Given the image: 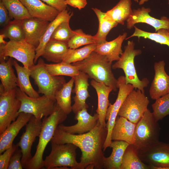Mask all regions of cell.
Instances as JSON below:
<instances>
[{
	"mask_svg": "<svg viewBox=\"0 0 169 169\" xmlns=\"http://www.w3.org/2000/svg\"><path fill=\"white\" fill-rule=\"evenodd\" d=\"M48 71L54 76H66L74 77L79 71L76 66L64 62L58 63L45 64Z\"/></svg>",
	"mask_w": 169,
	"mask_h": 169,
	"instance_id": "8d00e7d4",
	"label": "cell"
},
{
	"mask_svg": "<svg viewBox=\"0 0 169 169\" xmlns=\"http://www.w3.org/2000/svg\"><path fill=\"white\" fill-rule=\"evenodd\" d=\"M120 169H150V168L141 160L134 145L129 144L125 151Z\"/></svg>",
	"mask_w": 169,
	"mask_h": 169,
	"instance_id": "1f68e13d",
	"label": "cell"
},
{
	"mask_svg": "<svg viewBox=\"0 0 169 169\" xmlns=\"http://www.w3.org/2000/svg\"><path fill=\"white\" fill-rule=\"evenodd\" d=\"M13 66L17 75V86L29 96L34 98L40 96L39 93L33 88L30 83V70L29 68L20 66L13 60Z\"/></svg>",
	"mask_w": 169,
	"mask_h": 169,
	"instance_id": "83f0119b",
	"label": "cell"
},
{
	"mask_svg": "<svg viewBox=\"0 0 169 169\" xmlns=\"http://www.w3.org/2000/svg\"><path fill=\"white\" fill-rule=\"evenodd\" d=\"M16 89L5 91L0 85V134L17 118L21 106Z\"/></svg>",
	"mask_w": 169,
	"mask_h": 169,
	"instance_id": "7c38bea8",
	"label": "cell"
},
{
	"mask_svg": "<svg viewBox=\"0 0 169 169\" xmlns=\"http://www.w3.org/2000/svg\"><path fill=\"white\" fill-rule=\"evenodd\" d=\"M148 98L144 93L134 89L128 95L120 108L118 115L136 124L148 109Z\"/></svg>",
	"mask_w": 169,
	"mask_h": 169,
	"instance_id": "8fae6325",
	"label": "cell"
},
{
	"mask_svg": "<svg viewBox=\"0 0 169 169\" xmlns=\"http://www.w3.org/2000/svg\"><path fill=\"white\" fill-rule=\"evenodd\" d=\"M69 47L67 43L49 40L46 44L41 56L46 60L54 63L62 62L64 55Z\"/></svg>",
	"mask_w": 169,
	"mask_h": 169,
	"instance_id": "4316f807",
	"label": "cell"
},
{
	"mask_svg": "<svg viewBox=\"0 0 169 169\" xmlns=\"http://www.w3.org/2000/svg\"><path fill=\"white\" fill-rule=\"evenodd\" d=\"M22 153L21 149H18L12 155L9 161L8 169H22L23 168L21 159Z\"/></svg>",
	"mask_w": 169,
	"mask_h": 169,
	"instance_id": "ee69618b",
	"label": "cell"
},
{
	"mask_svg": "<svg viewBox=\"0 0 169 169\" xmlns=\"http://www.w3.org/2000/svg\"><path fill=\"white\" fill-rule=\"evenodd\" d=\"M107 134L106 126L99 121L91 131L80 134H72L60 129H56L51 142L58 144L71 143L81 151L78 169H103L104 156L103 148Z\"/></svg>",
	"mask_w": 169,
	"mask_h": 169,
	"instance_id": "6da1fadb",
	"label": "cell"
},
{
	"mask_svg": "<svg viewBox=\"0 0 169 169\" xmlns=\"http://www.w3.org/2000/svg\"><path fill=\"white\" fill-rule=\"evenodd\" d=\"M8 12L0 0V26L3 28L7 25L11 21Z\"/></svg>",
	"mask_w": 169,
	"mask_h": 169,
	"instance_id": "f6af8a7d",
	"label": "cell"
},
{
	"mask_svg": "<svg viewBox=\"0 0 169 169\" xmlns=\"http://www.w3.org/2000/svg\"><path fill=\"white\" fill-rule=\"evenodd\" d=\"M160 131L158 121L148 109L136 124L134 145L138 148L159 141Z\"/></svg>",
	"mask_w": 169,
	"mask_h": 169,
	"instance_id": "30bf717a",
	"label": "cell"
},
{
	"mask_svg": "<svg viewBox=\"0 0 169 169\" xmlns=\"http://www.w3.org/2000/svg\"><path fill=\"white\" fill-rule=\"evenodd\" d=\"M36 48L25 39L10 40L5 44H0V60H5L7 57L13 58L24 66L30 68L35 65Z\"/></svg>",
	"mask_w": 169,
	"mask_h": 169,
	"instance_id": "ba28073f",
	"label": "cell"
},
{
	"mask_svg": "<svg viewBox=\"0 0 169 169\" xmlns=\"http://www.w3.org/2000/svg\"><path fill=\"white\" fill-rule=\"evenodd\" d=\"M89 78L87 74L80 71L78 74L74 77V87L72 92L75 95L73 97L74 103L72 106V109L75 115L83 109L88 108L86 100L90 97L88 91Z\"/></svg>",
	"mask_w": 169,
	"mask_h": 169,
	"instance_id": "e0dca14e",
	"label": "cell"
},
{
	"mask_svg": "<svg viewBox=\"0 0 169 169\" xmlns=\"http://www.w3.org/2000/svg\"><path fill=\"white\" fill-rule=\"evenodd\" d=\"M131 4V0H120L114 7L105 13V15L117 23L123 25L133 13Z\"/></svg>",
	"mask_w": 169,
	"mask_h": 169,
	"instance_id": "f1b7e54d",
	"label": "cell"
},
{
	"mask_svg": "<svg viewBox=\"0 0 169 169\" xmlns=\"http://www.w3.org/2000/svg\"><path fill=\"white\" fill-rule=\"evenodd\" d=\"M97 45L96 44H93L78 49L69 48L63 56L62 62L71 64L83 60L95 51Z\"/></svg>",
	"mask_w": 169,
	"mask_h": 169,
	"instance_id": "e575fe53",
	"label": "cell"
},
{
	"mask_svg": "<svg viewBox=\"0 0 169 169\" xmlns=\"http://www.w3.org/2000/svg\"><path fill=\"white\" fill-rule=\"evenodd\" d=\"M165 65L163 60L154 63V75L149 90L152 100H155L169 93V75L165 71Z\"/></svg>",
	"mask_w": 169,
	"mask_h": 169,
	"instance_id": "9a60e30c",
	"label": "cell"
},
{
	"mask_svg": "<svg viewBox=\"0 0 169 169\" xmlns=\"http://www.w3.org/2000/svg\"><path fill=\"white\" fill-rule=\"evenodd\" d=\"M32 115L24 112L19 113L16 120L0 134V154L12 146L13 141L19 131L28 123Z\"/></svg>",
	"mask_w": 169,
	"mask_h": 169,
	"instance_id": "d6986e66",
	"label": "cell"
},
{
	"mask_svg": "<svg viewBox=\"0 0 169 169\" xmlns=\"http://www.w3.org/2000/svg\"><path fill=\"white\" fill-rule=\"evenodd\" d=\"M71 64L89 78L110 87L114 91H117V79L112 71V63L105 56L94 51L85 59Z\"/></svg>",
	"mask_w": 169,
	"mask_h": 169,
	"instance_id": "3957f363",
	"label": "cell"
},
{
	"mask_svg": "<svg viewBox=\"0 0 169 169\" xmlns=\"http://www.w3.org/2000/svg\"><path fill=\"white\" fill-rule=\"evenodd\" d=\"M51 150L44 160V167L47 169H78L79 162L76 160L78 147L72 144H58L51 143Z\"/></svg>",
	"mask_w": 169,
	"mask_h": 169,
	"instance_id": "8992f818",
	"label": "cell"
},
{
	"mask_svg": "<svg viewBox=\"0 0 169 169\" xmlns=\"http://www.w3.org/2000/svg\"><path fill=\"white\" fill-rule=\"evenodd\" d=\"M69 48L76 49L83 45L96 44L94 36L86 34L81 29L74 30V34L68 42Z\"/></svg>",
	"mask_w": 169,
	"mask_h": 169,
	"instance_id": "ab89813d",
	"label": "cell"
},
{
	"mask_svg": "<svg viewBox=\"0 0 169 169\" xmlns=\"http://www.w3.org/2000/svg\"><path fill=\"white\" fill-rule=\"evenodd\" d=\"M22 21L15 19L11 21L3 28L0 34H3L5 38H8L10 40L19 41L25 39Z\"/></svg>",
	"mask_w": 169,
	"mask_h": 169,
	"instance_id": "74e56055",
	"label": "cell"
},
{
	"mask_svg": "<svg viewBox=\"0 0 169 169\" xmlns=\"http://www.w3.org/2000/svg\"><path fill=\"white\" fill-rule=\"evenodd\" d=\"M16 93L21 102L18 115L21 112L29 113L36 118L41 119L50 115L56 105L55 99L44 95L36 98L31 97L18 87L16 89Z\"/></svg>",
	"mask_w": 169,
	"mask_h": 169,
	"instance_id": "52a82bcc",
	"label": "cell"
},
{
	"mask_svg": "<svg viewBox=\"0 0 169 169\" xmlns=\"http://www.w3.org/2000/svg\"><path fill=\"white\" fill-rule=\"evenodd\" d=\"M129 144L123 141L114 140L109 147L112 148L110 155L105 157L103 169H120L125 151Z\"/></svg>",
	"mask_w": 169,
	"mask_h": 169,
	"instance_id": "d4e9b609",
	"label": "cell"
},
{
	"mask_svg": "<svg viewBox=\"0 0 169 169\" xmlns=\"http://www.w3.org/2000/svg\"><path fill=\"white\" fill-rule=\"evenodd\" d=\"M69 20L64 21L59 24L53 33L50 40L68 43L74 34L69 25Z\"/></svg>",
	"mask_w": 169,
	"mask_h": 169,
	"instance_id": "60d3db41",
	"label": "cell"
},
{
	"mask_svg": "<svg viewBox=\"0 0 169 169\" xmlns=\"http://www.w3.org/2000/svg\"><path fill=\"white\" fill-rule=\"evenodd\" d=\"M46 4L52 6L59 12L67 9V5L65 0H40Z\"/></svg>",
	"mask_w": 169,
	"mask_h": 169,
	"instance_id": "bcb514c9",
	"label": "cell"
},
{
	"mask_svg": "<svg viewBox=\"0 0 169 169\" xmlns=\"http://www.w3.org/2000/svg\"><path fill=\"white\" fill-rule=\"evenodd\" d=\"M67 5L80 10L84 8L87 4L86 0H65Z\"/></svg>",
	"mask_w": 169,
	"mask_h": 169,
	"instance_id": "7dc6e473",
	"label": "cell"
},
{
	"mask_svg": "<svg viewBox=\"0 0 169 169\" xmlns=\"http://www.w3.org/2000/svg\"><path fill=\"white\" fill-rule=\"evenodd\" d=\"M72 15V13L70 14L66 9L60 12L55 19L50 22L44 34L40 39L39 45L36 48L34 63L37 62L39 57L41 56L46 44L50 40L55 29L62 22L70 20Z\"/></svg>",
	"mask_w": 169,
	"mask_h": 169,
	"instance_id": "cb8c5ba5",
	"label": "cell"
},
{
	"mask_svg": "<svg viewBox=\"0 0 169 169\" xmlns=\"http://www.w3.org/2000/svg\"><path fill=\"white\" fill-rule=\"evenodd\" d=\"M45 63L39 58L36 64L29 68L30 77L38 89V92L54 99L55 94L66 83L63 76H54L47 70Z\"/></svg>",
	"mask_w": 169,
	"mask_h": 169,
	"instance_id": "5b68a950",
	"label": "cell"
},
{
	"mask_svg": "<svg viewBox=\"0 0 169 169\" xmlns=\"http://www.w3.org/2000/svg\"><path fill=\"white\" fill-rule=\"evenodd\" d=\"M133 40L128 41L124 47V51L120 58L112 65L113 69H122L125 75L126 84H130L136 89L144 93V88L147 87L149 81L146 78L140 79L137 75L134 64L135 57L141 54V50L135 49Z\"/></svg>",
	"mask_w": 169,
	"mask_h": 169,
	"instance_id": "277c9868",
	"label": "cell"
},
{
	"mask_svg": "<svg viewBox=\"0 0 169 169\" xmlns=\"http://www.w3.org/2000/svg\"><path fill=\"white\" fill-rule=\"evenodd\" d=\"M74 83V77H72L55 94L56 104L68 115L72 111L71 94Z\"/></svg>",
	"mask_w": 169,
	"mask_h": 169,
	"instance_id": "d6a6232c",
	"label": "cell"
},
{
	"mask_svg": "<svg viewBox=\"0 0 169 169\" xmlns=\"http://www.w3.org/2000/svg\"><path fill=\"white\" fill-rule=\"evenodd\" d=\"M50 22L32 17L22 20V24L25 33V40L36 48Z\"/></svg>",
	"mask_w": 169,
	"mask_h": 169,
	"instance_id": "ac0fdd59",
	"label": "cell"
},
{
	"mask_svg": "<svg viewBox=\"0 0 169 169\" xmlns=\"http://www.w3.org/2000/svg\"><path fill=\"white\" fill-rule=\"evenodd\" d=\"M149 0H140L139 2V5H142L145 3L148 2Z\"/></svg>",
	"mask_w": 169,
	"mask_h": 169,
	"instance_id": "681fc988",
	"label": "cell"
},
{
	"mask_svg": "<svg viewBox=\"0 0 169 169\" xmlns=\"http://www.w3.org/2000/svg\"><path fill=\"white\" fill-rule=\"evenodd\" d=\"M67 115L56 104L52 113L49 116L43 118L36 152L25 169H40L44 167L43 156L45 149L51 141L56 129L66 120Z\"/></svg>",
	"mask_w": 169,
	"mask_h": 169,
	"instance_id": "7a4b0ae2",
	"label": "cell"
},
{
	"mask_svg": "<svg viewBox=\"0 0 169 169\" xmlns=\"http://www.w3.org/2000/svg\"><path fill=\"white\" fill-rule=\"evenodd\" d=\"M136 149L141 160L150 169H169V143L159 141Z\"/></svg>",
	"mask_w": 169,
	"mask_h": 169,
	"instance_id": "9c48e42d",
	"label": "cell"
},
{
	"mask_svg": "<svg viewBox=\"0 0 169 169\" xmlns=\"http://www.w3.org/2000/svg\"><path fill=\"white\" fill-rule=\"evenodd\" d=\"M95 13L99 22V28L97 32L94 36L97 45L106 41L107 36L110 30L116 27L118 23L112 21L105 15V13L97 8H92Z\"/></svg>",
	"mask_w": 169,
	"mask_h": 169,
	"instance_id": "f546056e",
	"label": "cell"
},
{
	"mask_svg": "<svg viewBox=\"0 0 169 169\" xmlns=\"http://www.w3.org/2000/svg\"><path fill=\"white\" fill-rule=\"evenodd\" d=\"M168 3L169 5V0H168Z\"/></svg>",
	"mask_w": 169,
	"mask_h": 169,
	"instance_id": "f907efd6",
	"label": "cell"
},
{
	"mask_svg": "<svg viewBox=\"0 0 169 169\" xmlns=\"http://www.w3.org/2000/svg\"><path fill=\"white\" fill-rule=\"evenodd\" d=\"M18 148L17 144H13L0 155V169H8L10 158L14 152Z\"/></svg>",
	"mask_w": 169,
	"mask_h": 169,
	"instance_id": "7bdbcfd3",
	"label": "cell"
},
{
	"mask_svg": "<svg viewBox=\"0 0 169 169\" xmlns=\"http://www.w3.org/2000/svg\"><path fill=\"white\" fill-rule=\"evenodd\" d=\"M133 33L126 40L131 38L136 37L139 39L140 38H147L161 44L165 45L169 47V29L162 28L155 33L146 32L139 28L135 25Z\"/></svg>",
	"mask_w": 169,
	"mask_h": 169,
	"instance_id": "836d02e7",
	"label": "cell"
},
{
	"mask_svg": "<svg viewBox=\"0 0 169 169\" xmlns=\"http://www.w3.org/2000/svg\"><path fill=\"white\" fill-rule=\"evenodd\" d=\"M7 10L9 17L14 19L22 20L31 18L20 0H1Z\"/></svg>",
	"mask_w": 169,
	"mask_h": 169,
	"instance_id": "d590c367",
	"label": "cell"
},
{
	"mask_svg": "<svg viewBox=\"0 0 169 169\" xmlns=\"http://www.w3.org/2000/svg\"><path fill=\"white\" fill-rule=\"evenodd\" d=\"M32 18L52 22L60 13L40 0H20Z\"/></svg>",
	"mask_w": 169,
	"mask_h": 169,
	"instance_id": "ffe728a7",
	"label": "cell"
},
{
	"mask_svg": "<svg viewBox=\"0 0 169 169\" xmlns=\"http://www.w3.org/2000/svg\"><path fill=\"white\" fill-rule=\"evenodd\" d=\"M90 84L95 90L98 96V107L96 111L99 116V121L102 126H106V115L110 104L109 96L113 90L110 87L93 79L91 81Z\"/></svg>",
	"mask_w": 169,
	"mask_h": 169,
	"instance_id": "603a6c76",
	"label": "cell"
},
{
	"mask_svg": "<svg viewBox=\"0 0 169 169\" xmlns=\"http://www.w3.org/2000/svg\"><path fill=\"white\" fill-rule=\"evenodd\" d=\"M25 126V131L17 144L22 153L21 162L23 168L24 169L32 157L31 153L32 146L36 137L39 135L42 126V121L41 119L36 118L32 115Z\"/></svg>",
	"mask_w": 169,
	"mask_h": 169,
	"instance_id": "4fadbf2b",
	"label": "cell"
},
{
	"mask_svg": "<svg viewBox=\"0 0 169 169\" xmlns=\"http://www.w3.org/2000/svg\"><path fill=\"white\" fill-rule=\"evenodd\" d=\"M13 60L9 57L7 61L0 60V79L1 85L6 91L17 87V77L13 67Z\"/></svg>",
	"mask_w": 169,
	"mask_h": 169,
	"instance_id": "484cf974",
	"label": "cell"
},
{
	"mask_svg": "<svg viewBox=\"0 0 169 169\" xmlns=\"http://www.w3.org/2000/svg\"><path fill=\"white\" fill-rule=\"evenodd\" d=\"M126 32L119 35L116 38L110 41L97 45L95 51L105 56L110 62L117 61L123 52L121 48L124 41L126 39Z\"/></svg>",
	"mask_w": 169,
	"mask_h": 169,
	"instance_id": "7402d4cb",
	"label": "cell"
},
{
	"mask_svg": "<svg viewBox=\"0 0 169 169\" xmlns=\"http://www.w3.org/2000/svg\"><path fill=\"white\" fill-rule=\"evenodd\" d=\"M74 119L77 123L71 126H66L61 124L59 128L65 132L72 134H82L90 131L97 125L99 119L97 113L93 116L87 112V108H84L75 115Z\"/></svg>",
	"mask_w": 169,
	"mask_h": 169,
	"instance_id": "2e32d148",
	"label": "cell"
},
{
	"mask_svg": "<svg viewBox=\"0 0 169 169\" xmlns=\"http://www.w3.org/2000/svg\"><path fill=\"white\" fill-rule=\"evenodd\" d=\"M135 1H137V0H134Z\"/></svg>",
	"mask_w": 169,
	"mask_h": 169,
	"instance_id": "816d5d0a",
	"label": "cell"
},
{
	"mask_svg": "<svg viewBox=\"0 0 169 169\" xmlns=\"http://www.w3.org/2000/svg\"><path fill=\"white\" fill-rule=\"evenodd\" d=\"M151 11L150 8L144 7L133 9L132 14L126 21L127 29H131L136 24L144 23L153 27L155 32L161 29H169V18L163 16L160 19L156 18L149 14Z\"/></svg>",
	"mask_w": 169,
	"mask_h": 169,
	"instance_id": "5bb4252c",
	"label": "cell"
},
{
	"mask_svg": "<svg viewBox=\"0 0 169 169\" xmlns=\"http://www.w3.org/2000/svg\"><path fill=\"white\" fill-rule=\"evenodd\" d=\"M117 87L119 91L117 99L113 104H110L107 110L105 120L109 119L111 112L115 110H119L122 104L128 95L135 88L130 84H126L125 76H120L117 79Z\"/></svg>",
	"mask_w": 169,
	"mask_h": 169,
	"instance_id": "4dcf8cb0",
	"label": "cell"
},
{
	"mask_svg": "<svg viewBox=\"0 0 169 169\" xmlns=\"http://www.w3.org/2000/svg\"><path fill=\"white\" fill-rule=\"evenodd\" d=\"M136 126V124L126 118L117 116L111 134L112 140L123 141L134 144Z\"/></svg>",
	"mask_w": 169,
	"mask_h": 169,
	"instance_id": "44dd1931",
	"label": "cell"
},
{
	"mask_svg": "<svg viewBox=\"0 0 169 169\" xmlns=\"http://www.w3.org/2000/svg\"><path fill=\"white\" fill-rule=\"evenodd\" d=\"M118 110L113 111L111 113L110 117L106 123V127L107 130V134L106 138L104 144L103 148L104 152L109 146L112 141L111 136L112 132L114 127L116 118L118 115Z\"/></svg>",
	"mask_w": 169,
	"mask_h": 169,
	"instance_id": "b9f144b4",
	"label": "cell"
},
{
	"mask_svg": "<svg viewBox=\"0 0 169 169\" xmlns=\"http://www.w3.org/2000/svg\"><path fill=\"white\" fill-rule=\"evenodd\" d=\"M5 38L4 36L0 34V44H5L7 42H6L4 40Z\"/></svg>",
	"mask_w": 169,
	"mask_h": 169,
	"instance_id": "c3c4849f",
	"label": "cell"
},
{
	"mask_svg": "<svg viewBox=\"0 0 169 169\" xmlns=\"http://www.w3.org/2000/svg\"><path fill=\"white\" fill-rule=\"evenodd\" d=\"M151 107L156 121H158L169 115V93L156 100Z\"/></svg>",
	"mask_w": 169,
	"mask_h": 169,
	"instance_id": "f35d334b",
	"label": "cell"
}]
</instances>
